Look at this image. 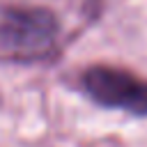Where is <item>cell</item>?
<instances>
[{
    "mask_svg": "<svg viewBox=\"0 0 147 147\" xmlns=\"http://www.w3.org/2000/svg\"><path fill=\"white\" fill-rule=\"evenodd\" d=\"M83 85L87 94L101 106L124 108L136 115H147V83L138 80L126 71L92 67L90 71H85Z\"/></svg>",
    "mask_w": 147,
    "mask_h": 147,
    "instance_id": "cell-1",
    "label": "cell"
},
{
    "mask_svg": "<svg viewBox=\"0 0 147 147\" xmlns=\"http://www.w3.org/2000/svg\"><path fill=\"white\" fill-rule=\"evenodd\" d=\"M55 18L41 9H7L0 14V46L37 53L53 41Z\"/></svg>",
    "mask_w": 147,
    "mask_h": 147,
    "instance_id": "cell-2",
    "label": "cell"
}]
</instances>
